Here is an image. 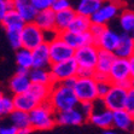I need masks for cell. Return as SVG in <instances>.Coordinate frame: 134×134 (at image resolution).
Segmentation results:
<instances>
[{"label":"cell","mask_w":134,"mask_h":134,"mask_svg":"<svg viewBox=\"0 0 134 134\" xmlns=\"http://www.w3.org/2000/svg\"><path fill=\"white\" fill-rule=\"evenodd\" d=\"M93 79L96 81H105V80H109V76L108 74H104V72H99V71H94L93 74ZM110 81V80H109Z\"/></svg>","instance_id":"obj_42"},{"label":"cell","mask_w":134,"mask_h":134,"mask_svg":"<svg viewBox=\"0 0 134 134\" xmlns=\"http://www.w3.org/2000/svg\"><path fill=\"white\" fill-rule=\"evenodd\" d=\"M115 57L119 58H131L134 54V40L129 33H122L120 34L119 44L114 51Z\"/></svg>","instance_id":"obj_16"},{"label":"cell","mask_w":134,"mask_h":134,"mask_svg":"<svg viewBox=\"0 0 134 134\" xmlns=\"http://www.w3.org/2000/svg\"><path fill=\"white\" fill-rule=\"evenodd\" d=\"M75 79H76V76H75V77L66 79V80L62 81V83H63V85H65V86H69V87H72V86H74V82H75Z\"/></svg>","instance_id":"obj_45"},{"label":"cell","mask_w":134,"mask_h":134,"mask_svg":"<svg viewBox=\"0 0 134 134\" xmlns=\"http://www.w3.org/2000/svg\"><path fill=\"white\" fill-rule=\"evenodd\" d=\"M31 56H33V68H50L51 58L47 42H42L41 45L33 48L31 50Z\"/></svg>","instance_id":"obj_17"},{"label":"cell","mask_w":134,"mask_h":134,"mask_svg":"<svg viewBox=\"0 0 134 134\" xmlns=\"http://www.w3.org/2000/svg\"><path fill=\"white\" fill-rule=\"evenodd\" d=\"M1 119H3V117H1V116H0V125H1Z\"/></svg>","instance_id":"obj_52"},{"label":"cell","mask_w":134,"mask_h":134,"mask_svg":"<svg viewBox=\"0 0 134 134\" xmlns=\"http://www.w3.org/2000/svg\"><path fill=\"white\" fill-rule=\"evenodd\" d=\"M30 127L33 131H50L57 126L56 111L48 102H44L29 111Z\"/></svg>","instance_id":"obj_2"},{"label":"cell","mask_w":134,"mask_h":134,"mask_svg":"<svg viewBox=\"0 0 134 134\" xmlns=\"http://www.w3.org/2000/svg\"><path fill=\"white\" fill-rule=\"evenodd\" d=\"M132 131H133V133H134V123H133V126H132Z\"/></svg>","instance_id":"obj_50"},{"label":"cell","mask_w":134,"mask_h":134,"mask_svg":"<svg viewBox=\"0 0 134 134\" xmlns=\"http://www.w3.org/2000/svg\"><path fill=\"white\" fill-rule=\"evenodd\" d=\"M87 121L79 106L56 112V123L58 126H81Z\"/></svg>","instance_id":"obj_11"},{"label":"cell","mask_w":134,"mask_h":134,"mask_svg":"<svg viewBox=\"0 0 134 134\" xmlns=\"http://www.w3.org/2000/svg\"><path fill=\"white\" fill-rule=\"evenodd\" d=\"M134 123V117L126 109H120L112 111V128L116 131L128 132L132 131V126Z\"/></svg>","instance_id":"obj_15"},{"label":"cell","mask_w":134,"mask_h":134,"mask_svg":"<svg viewBox=\"0 0 134 134\" xmlns=\"http://www.w3.org/2000/svg\"><path fill=\"white\" fill-rule=\"evenodd\" d=\"M76 15V11L72 7H69V9L62 10V11H58L56 12V17H54V29H56L58 33H62V31L66 30L69 28V25L71 23L72 18Z\"/></svg>","instance_id":"obj_21"},{"label":"cell","mask_w":134,"mask_h":134,"mask_svg":"<svg viewBox=\"0 0 134 134\" xmlns=\"http://www.w3.org/2000/svg\"><path fill=\"white\" fill-rule=\"evenodd\" d=\"M0 134H18V129L12 125H0Z\"/></svg>","instance_id":"obj_41"},{"label":"cell","mask_w":134,"mask_h":134,"mask_svg":"<svg viewBox=\"0 0 134 134\" xmlns=\"http://www.w3.org/2000/svg\"><path fill=\"white\" fill-rule=\"evenodd\" d=\"M59 36L65 41L69 46H71L74 50L82 47L85 45L94 44V37L92 36L90 31H85V33H72L70 30H64L59 33Z\"/></svg>","instance_id":"obj_12"},{"label":"cell","mask_w":134,"mask_h":134,"mask_svg":"<svg viewBox=\"0 0 134 134\" xmlns=\"http://www.w3.org/2000/svg\"><path fill=\"white\" fill-rule=\"evenodd\" d=\"M69 7H71V0H54L51 9L54 12H58V11H62V10L69 9Z\"/></svg>","instance_id":"obj_37"},{"label":"cell","mask_w":134,"mask_h":134,"mask_svg":"<svg viewBox=\"0 0 134 134\" xmlns=\"http://www.w3.org/2000/svg\"><path fill=\"white\" fill-rule=\"evenodd\" d=\"M125 109L129 111L132 115H134V88L131 87L127 90V96H126Z\"/></svg>","instance_id":"obj_34"},{"label":"cell","mask_w":134,"mask_h":134,"mask_svg":"<svg viewBox=\"0 0 134 134\" xmlns=\"http://www.w3.org/2000/svg\"><path fill=\"white\" fill-rule=\"evenodd\" d=\"M12 3L13 0H0V21L9 10L12 9Z\"/></svg>","instance_id":"obj_39"},{"label":"cell","mask_w":134,"mask_h":134,"mask_svg":"<svg viewBox=\"0 0 134 134\" xmlns=\"http://www.w3.org/2000/svg\"><path fill=\"white\" fill-rule=\"evenodd\" d=\"M106 25H103V24H98V23H91L90 25V29H88V31H90L91 34H92V36L96 39L97 36H99L100 34H102V31L104 30V28H105Z\"/></svg>","instance_id":"obj_40"},{"label":"cell","mask_w":134,"mask_h":134,"mask_svg":"<svg viewBox=\"0 0 134 134\" xmlns=\"http://www.w3.org/2000/svg\"><path fill=\"white\" fill-rule=\"evenodd\" d=\"M105 1H114V3H120L121 0H105Z\"/></svg>","instance_id":"obj_48"},{"label":"cell","mask_w":134,"mask_h":134,"mask_svg":"<svg viewBox=\"0 0 134 134\" xmlns=\"http://www.w3.org/2000/svg\"><path fill=\"white\" fill-rule=\"evenodd\" d=\"M54 17H56V12L52 9L40 10V11H37L36 16H35L34 23L42 31L53 30L54 29Z\"/></svg>","instance_id":"obj_19"},{"label":"cell","mask_w":134,"mask_h":134,"mask_svg":"<svg viewBox=\"0 0 134 134\" xmlns=\"http://www.w3.org/2000/svg\"><path fill=\"white\" fill-rule=\"evenodd\" d=\"M53 1L54 0H30V3L34 5V7L37 11L45 10V9H51Z\"/></svg>","instance_id":"obj_38"},{"label":"cell","mask_w":134,"mask_h":134,"mask_svg":"<svg viewBox=\"0 0 134 134\" xmlns=\"http://www.w3.org/2000/svg\"><path fill=\"white\" fill-rule=\"evenodd\" d=\"M119 24L123 33H131L134 27V11L122 9L119 15Z\"/></svg>","instance_id":"obj_30"},{"label":"cell","mask_w":134,"mask_h":134,"mask_svg":"<svg viewBox=\"0 0 134 134\" xmlns=\"http://www.w3.org/2000/svg\"><path fill=\"white\" fill-rule=\"evenodd\" d=\"M13 106L17 110H22V111H27L29 112L31 109H34L37 104H40L35 99L28 91L23 92L19 94H13Z\"/></svg>","instance_id":"obj_20"},{"label":"cell","mask_w":134,"mask_h":134,"mask_svg":"<svg viewBox=\"0 0 134 134\" xmlns=\"http://www.w3.org/2000/svg\"><path fill=\"white\" fill-rule=\"evenodd\" d=\"M129 34H131V36L133 37V40H134V27H133V29H132V31L129 33Z\"/></svg>","instance_id":"obj_47"},{"label":"cell","mask_w":134,"mask_h":134,"mask_svg":"<svg viewBox=\"0 0 134 134\" xmlns=\"http://www.w3.org/2000/svg\"><path fill=\"white\" fill-rule=\"evenodd\" d=\"M91 23H92L91 17L76 13L75 17L72 18L70 25H69L68 30L72 31V33H85V31H88Z\"/></svg>","instance_id":"obj_28"},{"label":"cell","mask_w":134,"mask_h":134,"mask_svg":"<svg viewBox=\"0 0 134 134\" xmlns=\"http://www.w3.org/2000/svg\"><path fill=\"white\" fill-rule=\"evenodd\" d=\"M47 45H48V50H50L51 63L62 62V60L74 57L75 50L71 46H69L59 35L56 36L53 40H51L50 42H47Z\"/></svg>","instance_id":"obj_8"},{"label":"cell","mask_w":134,"mask_h":134,"mask_svg":"<svg viewBox=\"0 0 134 134\" xmlns=\"http://www.w3.org/2000/svg\"><path fill=\"white\" fill-rule=\"evenodd\" d=\"M132 87L134 88V79H132Z\"/></svg>","instance_id":"obj_49"},{"label":"cell","mask_w":134,"mask_h":134,"mask_svg":"<svg viewBox=\"0 0 134 134\" xmlns=\"http://www.w3.org/2000/svg\"><path fill=\"white\" fill-rule=\"evenodd\" d=\"M94 71L93 70H90V69H83V68H79L77 69V76H93Z\"/></svg>","instance_id":"obj_43"},{"label":"cell","mask_w":134,"mask_h":134,"mask_svg":"<svg viewBox=\"0 0 134 134\" xmlns=\"http://www.w3.org/2000/svg\"><path fill=\"white\" fill-rule=\"evenodd\" d=\"M33 132V129H31L30 127L29 128H23V129H19L18 131V134H29Z\"/></svg>","instance_id":"obj_46"},{"label":"cell","mask_w":134,"mask_h":134,"mask_svg":"<svg viewBox=\"0 0 134 134\" xmlns=\"http://www.w3.org/2000/svg\"><path fill=\"white\" fill-rule=\"evenodd\" d=\"M128 62H129V70H131V76L132 79H134V54L128 58Z\"/></svg>","instance_id":"obj_44"},{"label":"cell","mask_w":134,"mask_h":134,"mask_svg":"<svg viewBox=\"0 0 134 134\" xmlns=\"http://www.w3.org/2000/svg\"><path fill=\"white\" fill-rule=\"evenodd\" d=\"M29 79L33 83H44V85H53L51 72L48 69L45 68H31L28 74Z\"/></svg>","instance_id":"obj_27"},{"label":"cell","mask_w":134,"mask_h":134,"mask_svg":"<svg viewBox=\"0 0 134 134\" xmlns=\"http://www.w3.org/2000/svg\"><path fill=\"white\" fill-rule=\"evenodd\" d=\"M1 96H3V92H1V90H0V97H1Z\"/></svg>","instance_id":"obj_51"},{"label":"cell","mask_w":134,"mask_h":134,"mask_svg":"<svg viewBox=\"0 0 134 134\" xmlns=\"http://www.w3.org/2000/svg\"><path fill=\"white\" fill-rule=\"evenodd\" d=\"M119 40H120L119 33L108 28V25H106L104 30L102 31V34L94 39V45L100 50H106L112 52L116 48L117 44H119Z\"/></svg>","instance_id":"obj_13"},{"label":"cell","mask_w":134,"mask_h":134,"mask_svg":"<svg viewBox=\"0 0 134 134\" xmlns=\"http://www.w3.org/2000/svg\"><path fill=\"white\" fill-rule=\"evenodd\" d=\"M122 10V5L120 3L114 1H105L102 4V6L91 16V21L98 24L108 25V23L111 22L114 18H116L120 15Z\"/></svg>","instance_id":"obj_6"},{"label":"cell","mask_w":134,"mask_h":134,"mask_svg":"<svg viewBox=\"0 0 134 134\" xmlns=\"http://www.w3.org/2000/svg\"><path fill=\"white\" fill-rule=\"evenodd\" d=\"M7 40L13 50H18L22 47V37H21V30H6Z\"/></svg>","instance_id":"obj_33"},{"label":"cell","mask_w":134,"mask_h":134,"mask_svg":"<svg viewBox=\"0 0 134 134\" xmlns=\"http://www.w3.org/2000/svg\"><path fill=\"white\" fill-rule=\"evenodd\" d=\"M12 9L18 13L25 23L34 22L37 10L30 3V0H13Z\"/></svg>","instance_id":"obj_18"},{"label":"cell","mask_w":134,"mask_h":134,"mask_svg":"<svg viewBox=\"0 0 134 134\" xmlns=\"http://www.w3.org/2000/svg\"><path fill=\"white\" fill-rule=\"evenodd\" d=\"M9 120H10V123H12L18 131L19 129H23V128L30 127L29 112H27V111L13 109L12 111H11V114L9 115Z\"/></svg>","instance_id":"obj_26"},{"label":"cell","mask_w":134,"mask_h":134,"mask_svg":"<svg viewBox=\"0 0 134 134\" xmlns=\"http://www.w3.org/2000/svg\"><path fill=\"white\" fill-rule=\"evenodd\" d=\"M77 69H79L77 63L72 57V58L62 60V62L51 63L48 70L51 72V77H52L53 83H56V82L64 81L66 79L77 76Z\"/></svg>","instance_id":"obj_4"},{"label":"cell","mask_w":134,"mask_h":134,"mask_svg":"<svg viewBox=\"0 0 134 134\" xmlns=\"http://www.w3.org/2000/svg\"><path fill=\"white\" fill-rule=\"evenodd\" d=\"M21 37H22V47L33 50L36 46L45 42L44 31L41 30L34 22L25 23L21 30Z\"/></svg>","instance_id":"obj_7"},{"label":"cell","mask_w":134,"mask_h":134,"mask_svg":"<svg viewBox=\"0 0 134 134\" xmlns=\"http://www.w3.org/2000/svg\"><path fill=\"white\" fill-rule=\"evenodd\" d=\"M133 117H134V115H133Z\"/></svg>","instance_id":"obj_53"},{"label":"cell","mask_w":134,"mask_h":134,"mask_svg":"<svg viewBox=\"0 0 134 134\" xmlns=\"http://www.w3.org/2000/svg\"><path fill=\"white\" fill-rule=\"evenodd\" d=\"M28 92L39 102V103H44V102H47V100H48L50 92H51V85L33 83V82H31Z\"/></svg>","instance_id":"obj_29"},{"label":"cell","mask_w":134,"mask_h":134,"mask_svg":"<svg viewBox=\"0 0 134 134\" xmlns=\"http://www.w3.org/2000/svg\"><path fill=\"white\" fill-rule=\"evenodd\" d=\"M88 121L93 126L100 128V129H108L112 128V111L106 109L105 106H102L100 110L93 109V112L90 115Z\"/></svg>","instance_id":"obj_14"},{"label":"cell","mask_w":134,"mask_h":134,"mask_svg":"<svg viewBox=\"0 0 134 134\" xmlns=\"http://www.w3.org/2000/svg\"><path fill=\"white\" fill-rule=\"evenodd\" d=\"M77 106H79V109L81 110L82 114L85 115V117L88 120L90 115L93 112V109H94L93 102H80Z\"/></svg>","instance_id":"obj_35"},{"label":"cell","mask_w":134,"mask_h":134,"mask_svg":"<svg viewBox=\"0 0 134 134\" xmlns=\"http://www.w3.org/2000/svg\"><path fill=\"white\" fill-rule=\"evenodd\" d=\"M126 96H127V90L126 88L121 87L119 85L112 83L110 90L108 91V93L100 99H102L106 109L115 111V110L125 109Z\"/></svg>","instance_id":"obj_9"},{"label":"cell","mask_w":134,"mask_h":134,"mask_svg":"<svg viewBox=\"0 0 134 134\" xmlns=\"http://www.w3.org/2000/svg\"><path fill=\"white\" fill-rule=\"evenodd\" d=\"M47 102L56 112L76 108L80 103L72 87L65 86L62 82H56L51 86L50 97Z\"/></svg>","instance_id":"obj_1"},{"label":"cell","mask_w":134,"mask_h":134,"mask_svg":"<svg viewBox=\"0 0 134 134\" xmlns=\"http://www.w3.org/2000/svg\"><path fill=\"white\" fill-rule=\"evenodd\" d=\"M98 48L94 44L85 45L82 47L76 48L74 52V59L76 60L79 68L96 70V64L98 59Z\"/></svg>","instance_id":"obj_5"},{"label":"cell","mask_w":134,"mask_h":134,"mask_svg":"<svg viewBox=\"0 0 134 134\" xmlns=\"http://www.w3.org/2000/svg\"><path fill=\"white\" fill-rule=\"evenodd\" d=\"M0 22H1L3 27L5 28V30H22L23 25L25 24V22L22 19V17L16 12L13 9L9 10Z\"/></svg>","instance_id":"obj_23"},{"label":"cell","mask_w":134,"mask_h":134,"mask_svg":"<svg viewBox=\"0 0 134 134\" xmlns=\"http://www.w3.org/2000/svg\"><path fill=\"white\" fill-rule=\"evenodd\" d=\"M16 63L17 66L25 69L33 68V56H31V50L21 47L18 50H16Z\"/></svg>","instance_id":"obj_31"},{"label":"cell","mask_w":134,"mask_h":134,"mask_svg":"<svg viewBox=\"0 0 134 134\" xmlns=\"http://www.w3.org/2000/svg\"><path fill=\"white\" fill-rule=\"evenodd\" d=\"M31 85V81L29 79L28 74H21V72H16L11 80H10L9 87L13 94H19L23 92H27Z\"/></svg>","instance_id":"obj_22"},{"label":"cell","mask_w":134,"mask_h":134,"mask_svg":"<svg viewBox=\"0 0 134 134\" xmlns=\"http://www.w3.org/2000/svg\"><path fill=\"white\" fill-rule=\"evenodd\" d=\"M115 58L116 57L114 54V52L106 51V50H100L99 48V51H98V59H97V64H96V70L94 71L108 74Z\"/></svg>","instance_id":"obj_24"},{"label":"cell","mask_w":134,"mask_h":134,"mask_svg":"<svg viewBox=\"0 0 134 134\" xmlns=\"http://www.w3.org/2000/svg\"><path fill=\"white\" fill-rule=\"evenodd\" d=\"M72 90L80 102H94L98 99L97 81L93 76H76Z\"/></svg>","instance_id":"obj_3"},{"label":"cell","mask_w":134,"mask_h":134,"mask_svg":"<svg viewBox=\"0 0 134 134\" xmlns=\"http://www.w3.org/2000/svg\"><path fill=\"white\" fill-rule=\"evenodd\" d=\"M104 3V0H79L75 7L76 13L80 15H85V16H91L93 15Z\"/></svg>","instance_id":"obj_25"},{"label":"cell","mask_w":134,"mask_h":134,"mask_svg":"<svg viewBox=\"0 0 134 134\" xmlns=\"http://www.w3.org/2000/svg\"><path fill=\"white\" fill-rule=\"evenodd\" d=\"M13 109H15V106H13L12 97L4 96L3 94V96L0 97V116H1V117L9 116Z\"/></svg>","instance_id":"obj_32"},{"label":"cell","mask_w":134,"mask_h":134,"mask_svg":"<svg viewBox=\"0 0 134 134\" xmlns=\"http://www.w3.org/2000/svg\"><path fill=\"white\" fill-rule=\"evenodd\" d=\"M111 82L109 80H105V81H98L97 82V92H98V98H103L108 91L111 87Z\"/></svg>","instance_id":"obj_36"},{"label":"cell","mask_w":134,"mask_h":134,"mask_svg":"<svg viewBox=\"0 0 134 134\" xmlns=\"http://www.w3.org/2000/svg\"><path fill=\"white\" fill-rule=\"evenodd\" d=\"M109 80L111 83L119 85L126 80H131V70H129V62L127 58H119L116 57L112 65L108 72Z\"/></svg>","instance_id":"obj_10"}]
</instances>
